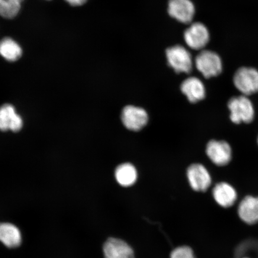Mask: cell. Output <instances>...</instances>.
<instances>
[{"label":"cell","mask_w":258,"mask_h":258,"mask_svg":"<svg viewBox=\"0 0 258 258\" xmlns=\"http://www.w3.org/2000/svg\"><path fill=\"white\" fill-rule=\"evenodd\" d=\"M227 106L230 111V120L233 123L249 124L253 121L254 109L249 96L241 95L233 97L229 100Z\"/></svg>","instance_id":"6da1fadb"},{"label":"cell","mask_w":258,"mask_h":258,"mask_svg":"<svg viewBox=\"0 0 258 258\" xmlns=\"http://www.w3.org/2000/svg\"><path fill=\"white\" fill-rule=\"evenodd\" d=\"M233 83L242 95L249 96L257 93L258 71L254 68H240L234 74Z\"/></svg>","instance_id":"7a4b0ae2"},{"label":"cell","mask_w":258,"mask_h":258,"mask_svg":"<svg viewBox=\"0 0 258 258\" xmlns=\"http://www.w3.org/2000/svg\"><path fill=\"white\" fill-rule=\"evenodd\" d=\"M196 66L199 72L206 79L217 77L222 71V62L217 53L203 50L197 56Z\"/></svg>","instance_id":"3957f363"},{"label":"cell","mask_w":258,"mask_h":258,"mask_svg":"<svg viewBox=\"0 0 258 258\" xmlns=\"http://www.w3.org/2000/svg\"><path fill=\"white\" fill-rule=\"evenodd\" d=\"M167 62L176 73L189 74L192 69L191 54L184 47L176 45L166 51Z\"/></svg>","instance_id":"277c9868"},{"label":"cell","mask_w":258,"mask_h":258,"mask_svg":"<svg viewBox=\"0 0 258 258\" xmlns=\"http://www.w3.org/2000/svg\"><path fill=\"white\" fill-rule=\"evenodd\" d=\"M206 153L212 162L218 166L227 165L233 155L230 145L225 141H210L206 145Z\"/></svg>","instance_id":"5b68a950"},{"label":"cell","mask_w":258,"mask_h":258,"mask_svg":"<svg viewBox=\"0 0 258 258\" xmlns=\"http://www.w3.org/2000/svg\"><path fill=\"white\" fill-rule=\"evenodd\" d=\"M121 119L122 124L128 130L138 132L147 125L148 115L143 108L127 105L122 110Z\"/></svg>","instance_id":"8992f818"},{"label":"cell","mask_w":258,"mask_h":258,"mask_svg":"<svg viewBox=\"0 0 258 258\" xmlns=\"http://www.w3.org/2000/svg\"><path fill=\"white\" fill-rule=\"evenodd\" d=\"M183 38L187 46L192 49H203L209 43L210 34L207 27L200 22L194 23L186 29Z\"/></svg>","instance_id":"52a82bcc"},{"label":"cell","mask_w":258,"mask_h":258,"mask_svg":"<svg viewBox=\"0 0 258 258\" xmlns=\"http://www.w3.org/2000/svg\"><path fill=\"white\" fill-rule=\"evenodd\" d=\"M187 177L190 186L196 191L205 192L212 184L209 171L201 164H192L187 169Z\"/></svg>","instance_id":"ba28073f"},{"label":"cell","mask_w":258,"mask_h":258,"mask_svg":"<svg viewBox=\"0 0 258 258\" xmlns=\"http://www.w3.org/2000/svg\"><path fill=\"white\" fill-rule=\"evenodd\" d=\"M237 215L244 224H258V196L247 195L242 199L238 205Z\"/></svg>","instance_id":"9c48e42d"},{"label":"cell","mask_w":258,"mask_h":258,"mask_svg":"<svg viewBox=\"0 0 258 258\" xmlns=\"http://www.w3.org/2000/svg\"><path fill=\"white\" fill-rule=\"evenodd\" d=\"M168 13L171 17L183 24H189L195 15V7L190 0H169Z\"/></svg>","instance_id":"30bf717a"},{"label":"cell","mask_w":258,"mask_h":258,"mask_svg":"<svg viewBox=\"0 0 258 258\" xmlns=\"http://www.w3.org/2000/svg\"><path fill=\"white\" fill-rule=\"evenodd\" d=\"M213 198L221 207L227 209L233 206L238 199L237 190L230 183L219 182L212 190Z\"/></svg>","instance_id":"8fae6325"},{"label":"cell","mask_w":258,"mask_h":258,"mask_svg":"<svg viewBox=\"0 0 258 258\" xmlns=\"http://www.w3.org/2000/svg\"><path fill=\"white\" fill-rule=\"evenodd\" d=\"M23 125V118L14 106L5 104L0 106V131L18 132Z\"/></svg>","instance_id":"7c38bea8"},{"label":"cell","mask_w":258,"mask_h":258,"mask_svg":"<svg viewBox=\"0 0 258 258\" xmlns=\"http://www.w3.org/2000/svg\"><path fill=\"white\" fill-rule=\"evenodd\" d=\"M105 258H135L132 248L123 240L110 238L104 245Z\"/></svg>","instance_id":"4fadbf2b"},{"label":"cell","mask_w":258,"mask_h":258,"mask_svg":"<svg viewBox=\"0 0 258 258\" xmlns=\"http://www.w3.org/2000/svg\"><path fill=\"white\" fill-rule=\"evenodd\" d=\"M180 89L188 101L197 103L202 101L206 96V89L202 81L195 77H189L182 83Z\"/></svg>","instance_id":"5bb4252c"},{"label":"cell","mask_w":258,"mask_h":258,"mask_svg":"<svg viewBox=\"0 0 258 258\" xmlns=\"http://www.w3.org/2000/svg\"><path fill=\"white\" fill-rule=\"evenodd\" d=\"M21 233L15 225L0 223V241L8 247H15L21 244Z\"/></svg>","instance_id":"9a60e30c"},{"label":"cell","mask_w":258,"mask_h":258,"mask_svg":"<svg viewBox=\"0 0 258 258\" xmlns=\"http://www.w3.org/2000/svg\"><path fill=\"white\" fill-rule=\"evenodd\" d=\"M115 177L121 186H131L137 182V170L133 164L128 163L121 164L116 168Z\"/></svg>","instance_id":"2e32d148"},{"label":"cell","mask_w":258,"mask_h":258,"mask_svg":"<svg viewBox=\"0 0 258 258\" xmlns=\"http://www.w3.org/2000/svg\"><path fill=\"white\" fill-rule=\"evenodd\" d=\"M19 45L11 38H5L0 41V55L10 62H15L22 56Z\"/></svg>","instance_id":"e0dca14e"},{"label":"cell","mask_w":258,"mask_h":258,"mask_svg":"<svg viewBox=\"0 0 258 258\" xmlns=\"http://www.w3.org/2000/svg\"><path fill=\"white\" fill-rule=\"evenodd\" d=\"M23 0H0V16L7 19L15 17L20 11Z\"/></svg>","instance_id":"ac0fdd59"},{"label":"cell","mask_w":258,"mask_h":258,"mask_svg":"<svg viewBox=\"0 0 258 258\" xmlns=\"http://www.w3.org/2000/svg\"><path fill=\"white\" fill-rule=\"evenodd\" d=\"M170 258H195L191 247L180 246L174 249L170 254Z\"/></svg>","instance_id":"d6986e66"},{"label":"cell","mask_w":258,"mask_h":258,"mask_svg":"<svg viewBox=\"0 0 258 258\" xmlns=\"http://www.w3.org/2000/svg\"><path fill=\"white\" fill-rule=\"evenodd\" d=\"M72 6H82L87 2V0H66Z\"/></svg>","instance_id":"ffe728a7"},{"label":"cell","mask_w":258,"mask_h":258,"mask_svg":"<svg viewBox=\"0 0 258 258\" xmlns=\"http://www.w3.org/2000/svg\"><path fill=\"white\" fill-rule=\"evenodd\" d=\"M240 258H251V257H249V256H243V257H240Z\"/></svg>","instance_id":"44dd1931"},{"label":"cell","mask_w":258,"mask_h":258,"mask_svg":"<svg viewBox=\"0 0 258 258\" xmlns=\"http://www.w3.org/2000/svg\"><path fill=\"white\" fill-rule=\"evenodd\" d=\"M257 145H258V137H257Z\"/></svg>","instance_id":"7402d4cb"}]
</instances>
